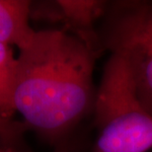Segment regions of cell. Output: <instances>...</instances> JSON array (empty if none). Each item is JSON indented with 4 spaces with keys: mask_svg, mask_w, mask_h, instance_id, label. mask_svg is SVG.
Wrapping results in <instances>:
<instances>
[{
    "mask_svg": "<svg viewBox=\"0 0 152 152\" xmlns=\"http://www.w3.org/2000/svg\"><path fill=\"white\" fill-rule=\"evenodd\" d=\"M109 1L104 0H58L42 2L31 9V16L59 23V29L80 39L99 57L105 48L98 33V25L108 9Z\"/></svg>",
    "mask_w": 152,
    "mask_h": 152,
    "instance_id": "obj_4",
    "label": "cell"
},
{
    "mask_svg": "<svg viewBox=\"0 0 152 152\" xmlns=\"http://www.w3.org/2000/svg\"><path fill=\"white\" fill-rule=\"evenodd\" d=\"M96 54L70 33L36 31L19 50L13 101L30 130L56 146L93 114Z\"/></svg>",
    "mask_w": 152,
    "mask_h": 152,
    "instance_id": "obj_1",
    "label": "cell"
},
{
    "mask_svg": "<svg viewBox=\"0 0 152 152\" xmlns=\"http://www.w3.org/2000/svg\"><path fill=\"white\" fill-rule=\"evenodd\" d=\"M16 65L12 48L0 44V117L7 120H13L16 113L13 101Z\"/></svg>",
    "mask_w": 152,
    "mask_h": 152,
    "instance_id": "obj_6",
    "label": "cell"
},
{
    "mask_svg": "<svg viewBox=\"0 0 152 152\" xmlns=\"http://www.w3.org/2000/svg\"><path fill=\"white\" fill-rule=\"evenodd\" d=\"M0 152H27V151L21 149V148H15V147H0Z\"/></svg>",
    "mask_w": 152,
    "mask_h": 152,
    "instance_id": "obj_9",
    "label": "cell"
},
{
    "mask_svg": "<svg viewBox=\"0 0 152 152\" xmlns=\"http://www.w3.org/2000/svg\"><path fill=\"white\" fill-rule=\"evenodd\" d=\"M51 152H83L82 151V145L79 143V141L73 139L72 136L64 139L56 146H53V149Z\"/></svg>",
    "mask_w": 152,
    "mask_h": 152,
    "instance_id": "obj_8",
    "label": "cell"
},
{
    "mask_svg": "<svg viewBox=\"0 0 152 152\" xmlns=\"http://www.w3.org/2000/svg\"><path fill=\"white\" fill-rule=\"evenodd\" d=\"M98 33L105 50L126 62L137 97L152 115V0L109 1Z\"/></svg>",
    "mask_w": 152,
    "mask_h": 152,
    "instance_id": "obj_3",
    "label": "cell"
},
{
    "mask_svg": "<svg viewBox=\"0 0 152 152\" xmlns=\"http://www.w3.org/2000/svg\"><path fill=\"white\" fill-rule=\"evenodd\" d=\"M92 115V152L152 149V115L137 97L126 62L115 53H110L103 69Z\"/></svg>",
    "mask_w": 152,
    "mask_h": 152,
    "instance_id": "obj_2",
    "label": "cell"
},
{
    "mask_svg": "<svg viewBox=\"0 0 152 152\" xmlns=\"http://www.w3.org/2000/svg\"><path fill=\"white\" fill-rule=\"evenodd\" d=\"M29 127L24 121L7 120L0 117V147H15L23 149L21 144Z\"/></svg>",
    "mask_w": 152,
    "mask_h": 152,
    "instance_id": "obj_7",
    "label": "cell"
},
{
    "mask_svg": "<svg viewBox=\"0 0 152 152\" xmlns=\"http://www.w3.org/2000/svg\"><path fill=\"white\" fill-rule=\"evenodd\" d=\"M32 2L27 0H0V44L26 48L36 30L30 26Z\"/></svg>",
    "mask_w": 152,
    "mask_h": 152,
    "instance_id": "obj_5",
    "label": "cell"
}]
</instances>
